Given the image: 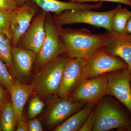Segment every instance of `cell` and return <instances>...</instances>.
<instances>
[{
  "label": "cell",
  "mask_w": 131,
  "mask_h": 131,
  "mask_svg": "<svg viewBox=\"0 0 131 131\" xmlns=\"http://www.w3.org/2000/svg\"><path fill=\"white\" fill-rule=\"evenodd\" d=\"M59 36L64 54L71 58L88 59L105 45L107 35L93 34L86 28L72 29L59 27Z\"/></svg>",
  "instance_id": "obj_1"
},
{
  "label": "cell",
  "mask_w": 131,
  "mask_h": 131,
  "mask_svg": "<svg viewBox=\"0 0 131 131\" xmlns=\"http://www.w3.org/2000/svg\"><path fill=\"white\" fill-rule=\"evenodd\" d=\"M96 118L93 131L113 129L131 131V114L113 101L102 100L96 107Z\"/></svg>",
  "instance_id": "obj_2"
},
{
  "label": "cell",
  "mask_w": 131,
  "mask_h": 131,
  "mask_svg": "<svg viewBox=\"0 0 131 131\" xmlns=\"http://www.w3.org/2000/svg\"><path fill=\"white\" fill-rule=\"evenodd\" d=\"M70 58L63 54L43 66L32 83L34 91L45 97L57 94L66 63Z\"/></svg>",
  "instance_id": "obj_3"
},
{
  "label": "cell",
  "mask_w": 131,
  "mask_h": 131,
  "mask_svg": "<svg viewBox=\"0 0 131 131\" xmlns=\"http://www.w3.org/2000/svg\"><path fill=\"white\" fill-rule=\"evenodd\" d=\"M114 9L105 12H98L91 9L68 10L52 15L55 24L59 27L67 25L84 24L98 28L112 31L111 21L117 11Z\"/></svg>",
  "instance_id": "obj_4"
},
{
  "label": "cell",
  "mask_w": 131,
  "mask_h": 131,
  "mask_svg": "<svg viewBox=\"0 0 131 131\" xmlns=\"http://www.w3.org/2000/svg\"><path fill=\"white\" fill-rule=\"evenodd\" d=\"M128 67L122 59L108 54L102 47L87 59L83 69L81 81L107 73L126 69Z\"/></svg>",
  "instance_id": "obj_5"
},
{
  "label": "cell",
  "mask_w": 131,
  "mask_h": 131,
  "mask_svg": "<svg viewBox=\"0 0 131 131\" xmlns=\"http://www.w3.org/2000/svg\"><path fill=\"white\" fill-rule=\"evenodd\" d=\"M46 37L35 63L37 68H42L47 63L64 54L59 36V27L54 23L52 15L47 13L45 22Z\"/></svg>",
  "instance_id": "obj_6"
},
{
  "label": "cell",
  "mask_w": 131,
  "mask_h": 131,
  "mask_svg": "<svg viewBox=\"0 0 131 131\" xmlns=\"http://www.w3.org/2000/svg\"><path fill=\"white\" fill-rule=\"evenodd\" d=\"M108 75L103 74L82 81L69 97L85 103H96L106 95Z\"/></svg>",
  "instance_id": "obj_7"
},
{
  "label": "cell",
  "mask_w": 131,
  "mask_h": 131,
  "mask_svg": "<svg viewBox=\"0 0 131 131\" xmlns=\"http://www.w3.org/2000/svg\"><path fill=\"white\" fill-rule=\"evenodd\" d=\"M38 7L31 1L26 2L13 10L10 24L13 47H17L37 14Z\"/></svg>",
  "instance_id": "obj_8"
},
{
  "label": "cell",
  "mask_w": 131,
  "mask_h": 131,
  "mask_svg": "<svg viewBox=\"0 0 131 131\" xmlns=\"http://www.w3.org/2000/svg\"><path fill=\"white\" fill-rule=\"evenodd\" d=\"M127 69L113 71L108 75L106 94L117 98L131 114V74Z\"/></svg>",
  "instance_id": "obj_9"
},
{
  "label": "cell",
  "mask_w": 131,
  "mask_h": 131,
  "mask_svg": "<svg viewBox=\"0 0 131 131\" xmlns=\"http://www.w3.org/2000/svg\"><path fill=\"white\" fill-rule=\"evenodd\" d=\"M47 14V12L42 10L37 14L18 46L38 54L45 38V22Z\"/></svg>",
  "instance_id": "obj_10"
},
{
  "label": "cell",
  "mask_w": 131,
  "mask_h": 131,
  "mask_svg": "<svg viewBox=\"0 0 131 131\" xmlns=\"http://www.w3.org/2000/svg\"><path fill=\"white\" fill-rule=\"evenodd\" d=\"M87 59L80 58H70L67 61L58 92L57 95L60 98L69 96L80 84L83 69Z\"/></svg>",
  "instance_id": "obj_11"
},
{
  "label": "cell",
  "mask_w": 131,
  "mask_h": 131,
  "mask_svg": "<svg viewBox=\"0 0 131 131\" xmlns=\"http://www.w3.org/2000/svg\"><path fill=\"white\" fill-rule=\"evenodd\" d=\"M106 32L107 37L103 46L105 51L124 60L128 65L127 70L131 74V35L119 34L112 31Z\"/></svg>",
  "instance_id": "obj_12"
},
{
  "label": "cell",
  "mask_w": 131,
  "mask_h": 131,
  "mask_svg": "<svg viewBox=\"0 0 131 131\" xmlns=\"http://www.w3.org/2000/svg\"><path fill=\"white\" fill-rule=\"evenodd\" d=\"M13 75L22 82L29 79L37 54L19 46L13 47Z\"/></svg>",
  "instance_id": "obj_13"
},
{
  "label": "cell",
  "mask_w": 131,
  "mask_h": 131,
  "mask_svg": "<svg viewBox=\"0 0 131 131\" xmlns=\"http://www.w3.org/2000/svg\"><path fill=\"white\" fill-rule=\"evenodd\" d=\"M18 6L24 5L26 2L31 1L34 3L38 7L47 13H54L59 14L64 11L75 9H97L101 8L103 2L95 4L86 3H74L64 2L59 0H16Z\"/></svg>",
  "instance_id": "obj_14"
},
{
  "label": "cell",
  "mask_w": 131,
  "mask_h": 131,
  "mask_svg": "<svg viewBox=\"0 0 131 131\" xmlns=\"http://www.w3.org/2000/svg\"><path fill=\"white\" fill-rule=\"evenodd\" d=\"M84 105L82 102L71 100L69 96L58 99L50 108L47 114V124L52 126L59 124Z\"/></svg>",
  "instance_id": "obj_15"
},
{
  "label": "cell",
  "mask_w": 131,
  "mask_h": 131,
  "mask_svg": "<svg viewBox=\"0 0 131 131\" xmlns=\"http://www.w3.org/2000/svg\"><path fill=\"white\" fill-rule=\"evenodd\" d=\"M34 90L32 84L28 85L15 78V83L8 90L16 114L17 123L22 118L24 106Z\"/></svg>",
  "instance_id": "obj_16"
},
{
  "label": "cell",
  "mask_w": 131,
  "mask_h": 131,
  "mask_svg": "<svg viewBox=\"0 0 131 131\" xmlns=\"http://www.w3.org/2000/svg\"><path fill=\"white\" fill-rule=\"evenodd\" d=\"M95 105V103L87 104L82 109L56 127L54 131H79L94 109Z\"/></svg>",
  "instance_id": "obj_17"
},
{
  "label": "cell",
  "mask_w": 131,
  "mask_h": 131,
  "mask_svg": "<svg viewBox=\"0 0 131 131\" xmlns=\"http://www.w3.org/2000/svg\"><path fill=\"white\" fill-rule=\"evenodd\" d=\"M117 9L111 21L112 31L121 34H126V26L131 15V12L122 8L121 5H117Z\"/></svg>",
  "instance_id": "obj_18"
},
{
  "label": "cell",
  "mask_w": 131,
  "mask_h": 131,
  "mask_svg": "<svg viewBox=\"0 0 131 131\" xmlns=\"http://www.w3.org/2000/svg\"><path fill=\"white\" fill-rule=\"evenodd\" d=\"M12 49L11 38L4 33L0 31V59L6 64L13 75Z\"/></svg>",
  "instance_id": "obj_19"
},
{
  "label": "cell",
  "mask_w": 131,
  "mask_h": 131,
  "mask_svg": "<svg viewBox=\"0 0 131 131\" xmlns=\"http://www.w3.org/2000/svg\"><path fill=\"white\" fill-rule=\"evenodd\" d=\"M17 123L16 114L12 101H9L2 110L0 125L3 131H14Z\"/></svg>",
  "instance_id": "obj_20"
},
{
  "label": "cell",
  "mask_w": 131,
  "mask_h": 131,
  "mask_svg": "<svg viewBox=\"0 0 131 131\" xmlns=\"http://www.w3.org/2000/svg\"><path fill=\"white\" fill-rule=\"evenodd\" d=\"M8 70L7 66L0 59V84L8 91L15 83V79Z\"/></svg>",
  "instance_id": "obj_21"
},
{
  "label": "cell",
  "mask_w": 131,
  "mask_h": 131,
  "mask_svg": "<svg viewBox=\"0 0 131 131\" xmlns=\"http://www.w3.org/2000/svg\"><path fill=\"white\" fill-rule=\"evenodd\" d=\"M14 10H6L0 8V31L6 34L11 39L10 24Z\"/></svg>",
  "instance_id": "obj_22"
},
{
  "label": "cell",
  "mask_w": 131,
  "mask_h": 131,
  "mask_svg": "<svg viewBox=\"0 0 131 131\" xmlns=\"http://www.w3.org/2000/svg\"><path fill=\"white\" fill-rule=\"evenodd\" d=\"M45 106V103L39 96H36L31 100L28 108V117L32 119L40 114Z\"/></svg>",
  "instance_id": "obj_23"
},
{
  "label": "cell",
  "mask_w": 131,
  "mask_h": 131,
  "mask_svg": "<svg viewBox=\"0 0 131 131\" xmlns=\"http://www.w3.org/2000/svg\"><path fill=\"white\" fill-rule=\"evenodd\" d=\"M96 107L92 110L89 116L79 131H93L96 118Z\"/></svg>",
  "instance_id": "obj_24"
},
{
  "label": "cell",
  "mask_w": 131,
  "mask_h": 131,
  "mask_svg": "<svg viewBox=\"0 0 131 131\" xmlns=\"http://www.w3.org/2000/svg\"><path fill=\"white\" fill-rule=\"evenodd\" d=\"M69 2L74 3H84L89 2H108L118 3L124 5H128L131 7V1L130 0H69Z\"/></svg>",
  "instance_id": "obj_25"
},
{
  "label": "cell",
  "mask_w": 131,
  "mask_h": 131,
  "mask_svg": "<svg viewBox=\"0 0 131 131\" xmlns=\"http://www.w3.org/2000/svg\"><path fill=\"white\" fill-rule=\"evenodd\" d=\"M16 0H0V8L12 10L18 7Z\"/></svg>",
  "instance_id": "obj_26"
},
{
  "label": "cell",
  "mask_w": 131,
  "mask_h": 131,
  "mask_svg": "<svg viewBox=\"0 0 131 131\" xmlns=\"http://www.w3.org/2000/svg\"><path fill=\"white\" fill-rule=\"evenodd\" d=\"M28 131H42L43 130L41 123L38 119L35 118L28 121L27 123Z\"/></svg>",
  "instance_id": "obj_27"
},
{
  "label": "cell",
  "mask_w": 131,
  "mask_h": 131,
  "mask_svg": "<svg viewBox=\"0 0 131 131\" xmlns=\"http://www.w3.org/2000/svg\"><path fill=\"white\" fill-rule=\"evenodd\" d=\"M8 97L6 91L0 84V110L1 111L5 106L9 102Z\"/></svg>",
  "instance_id": "obj_28"
},
{
  "label": "cell",
  "mask_w": 131,
  "mask_h": 131,
  "mask_svg": "<svg viewBox=\"0 0 131 131\" xmlns=\"http://www.w3.org/2000/svg\"><path fill=\"white\" fill-rule=\"evenodd\" d=\"M18 128L16 129L17 131H28V127H27V123H26L25 119L24 117H22L18 122Z\"/></svg>",
  "instance_id": "obj_29"
},
{
  "label": "cell",
  "mask_w": 131,
  "mask_h": 131,
  "mask_svg": "<svg viewBox=\"0 0 131 131\" xmlns=\"http://www.w3.org/2000/svg\"><path fill=\"white\" fill-rule=\"evenodd\" d=\"M125 34L127 35H131V15L128 19L126 26Z\"/></svg>",
  "instance_id": "obj_30"
},
{
  "label": "cell",
  "mask_w": 131,
  "mask_h": 131,
  "mask_svg": "<svg viewBox=\"0 0 131 131\" xmlns=\"http://www.w3.org/2000/svg\"><path fill=\"white\" fill-rule=\"evenodd\" d=\"M2 111L0 110V119H1V115Z\"/></svg>",
  "instance_id": "obj_31"
},
{
  "label": "cell",
  "mask_w": 131,
  "mask_h": 131,
  "mask_svg": "<svg viewBox=\"0 0 131 131\" xmlns=\"http://www.w3.org/2000/svg\"><path fill=\"white\" fill-rule=\"evenodd\" d=\"M130 85H131V81H130Z\"/></svg>",
  "instance_id": "obj_32"
},
{
  "label": "cell",
  "mask_w": 131,
  "mask_h": 131,
  "mask_svg": "<svg viewBox=\"0 0 131 131\" xmlns=\"http://www.w3.org/2000/svg\"><path fill=\"white\" fill-rule=\"evenodd\" d=\"M130 1H131V0H130Z\"/></svg>",
  "instance_id": "obj_33"
},
{
  "label": "cell",
  "mask_w": 131,
  "mask_h": 131,
  "mask_svg": "<svg viewBox=\"0 0 131 131\" xmlns=\"http://www.w3.org/2000/svg\"></svg>",
  "instance_id": "obj_34"
}]
</instances>
